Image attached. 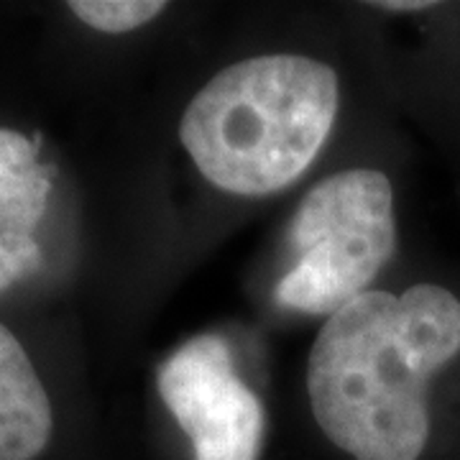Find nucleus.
I'll use <instances>...</instances> for the list:
<instances>
[{
  "label": "nucleus",
  "mask_w": 460,
  "mask_h": 460,
  "mask_svg": "<svg viewBox=\"0 0 460 460\" xmlns=\"http://www.w3.org/2000/svg\"><path fill=\"white\" fill-rule=\"evenodd\" d=\"M460 358V296L422 281L366 292L330 314L310 353L317 425L356 460H420L435 381Z\"/></svg>",
  "instance_id": "1"
},
{
  "label": "nucleus",
  "mask_w": 460,
  "mask_h": 460,
  "mask_svg": "<svg viewBox=\"0 0 460 460\" xmlns=\"http://www.w3.org/2000/svg\"><path fill=\"white\" fill-rule=\"evenodd\" d=\"M338 77L302 54L223 69L181 115L180 138L202 177L233 195H271L299 180L328 141Z\"/></svg>",
  "instance_id": "2"
},
{
  "label": "nucleus",
  "mask_w": 460,
  "mask_h": 460,
  "mask_svg": "<svg viewBox=\"0 0 460 460\" xmlns=\"http://www.w3.org/2000/svg\"><path fill=\"white\" fill-rule=\"evenodd\" d=\"M289 243L295 266L277 302L296 313L335 314L394 256V187L376 169H348L314 184L296 208Z\"/></svg>",
  "instance_id": "3"
},
{
  "label": "nucleus",
  "mask_w": 460,
  "mask_h": 460,
  "mask_svg": "<svg viewBox=\"0 0 460 460\" xmlns=\"http://www.w3.org/2000/svg\"><path fill=\"white\" fill-rule=\"evenodd\" d=\"M159 394L192 440L195 460H259L266 414L217 335H199L162 363Z\"/></svg>",
  "instance_id": "4"
},
{
  "label": "nucleus",
  "mask_w": 460,
  "mask_h": 460,
  "mask_svg": "<svg viewBox=\"0 0 460 460\" xmlns=\"http://www.w3.org/2000/svg\"><path fill=\"white\" fill-rule=\"evenodd\" d=\"M51 169L41 164L36 141L0 131V292L39 269L36 228L47 213Z\"/></svg>",
  "instance_id": "5"
},
{
  "label": "nucleus",
  "mask_w": 460,
  "mask_h": 460,
  "mask_svg": "<svg viewBox=\"0 0 460 460\" xmlns=\"http://www.w3.org/2000/svg\"><path fill=\"white\" fill-rule=\"evenodd\" d=\"M51 402L18 338L0 325V460H33L51 438Z\"/></svg>",
  "instance_id": "6"
},
{
  "label": "nucleus",
  "mask_w": 460,
  "mask_h": 460,
  "mask_svg": "<svg viewBox=\"0 0 460 460\" xmlns=\"http://www.w3.org/2000/svg\"><path fill=\"white\" fill-rule=\"evenodd\" d=\"M66 8L102 33H126L144 26L164 11L162 0H72Z\"/></svg>",
  "instance_id": "7"
},
{
  "label": "nucleus",
  "mask_w": 460,
  "mask_h": 460,
  "mask_svg": "<svg viewBox=\"0 0 460 460\" xmlns=\"http://www.w3.org/2000/svg\"><path fill=\"white\" fill-rule=\"evenodd\" d=\"M374 8H384V11H396V13H420V11H429V8H438V3H429V0H389V3H374Z\"/></svg>",
  "instance_id": "8"
}]
</instances>
